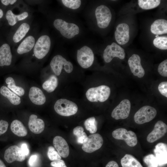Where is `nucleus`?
I'll use <instances>...</instances> for the list:
<instances>
[{"instance_id": "obj_1", "label": "nucleus", "mask_w": 167, "mask_h": 167, "mask_svg": "<svg viewBox=\"0 0 167 167\" xmlns=\"http://www.w3.org/2000/svg\"><path fill=\"white\" fill-rule=\"evenodd\" d=\"M51 16L53 27L66 42L76 43L85 38V29L76 14L62 10Z\"/></svg>"}, {"instance_id": "obj_2", "label": "nucleus", "mask_w": 167, "mask_h": 167, "mask_svg": "<svg viewBox=\"0 0 167 167\" xmlns=\"http://www.w3.org/2000/svg\"><path fill=\"white\" fill-rule=\"evenodd\" d=\"M84 16L87 24L91 30L107 28L111 22L112 15L109 8L106 5H96L90 1L84 8Z\"/></svg>"}, {"instance_id": "obj_3", "label": "nucleus", "mask_w": 167, "mask_h": 167, "mask_svg": "<svg viewBox=\"0 0 167 167\" xmlns=\"http://www.w3.org/2000/svg\"><path fill=\"white\" fill-rule=\"evenodd\" d=\"M74 49L76 61L82 68H90L95 61L94 47L91 41L84 38L76 43Z\"/></svg>"}, {"instance_id": "obj_4", "label": "nucleus", "mask_w": 167, "mask_h": 167, "mask_svg": "<svg viewBox=\"0 0 167 167\" xmlns=\"http://www.w3.org/2000/svg\"><path fill=\"white\" fill-rule=\"evenodd\" d=\"M50 66L56 76L60 75L62 71L70 74L75 70L73 63L61 54H57L53 57L50 61Z\"/></svg>"}, {"instance_id": "obj_5", "label": "nucleus", "mask_w": 167, "mask_h": 167, "mask_svg": "<svg viewBox=\"0 0 167 167\" xmlns=\"http://www.w3.org/2000/svg\"><path fill=\"white\" fill-rule=\"evenodd\" d=\"M111 93L110 88L105 85H101L88 89L85 93L88 100L91 102H104L109 98Z\"/></svg>"}, {"instance_id": "obj_6", "label": "nucleus", "mask_w": 167, "mask_h": 167, "mask_svg": "<svg viewBox=\"0 0 167 167\" xmlns=\"http://www.w3.org/2000/svg\"><path fill=\"white\" fill-rule=\"evenodd\" d=\"M55 111L59 115L68 117L75 114L78 110V106L74 102L65 98L56 101L54 105Z\"/></svg>"}, {"instance_id": "obj_7", "label": "nucleus", "mask_w": 167, "mask_h": 167, "mask_svg": "<svg viewBox=\"0 0 167 167\" xmlns=\"http://www.w3.org/2000/svg\"><path fill=\"white\" fill-rule=\"evenodd\" d=\"M52 41L49 36L44 34L41 36L35 43L33 48L35 56L41 59L45 57L51 48Z\"/></svg>"}, {"instance_id": "obj_8", "label": "nucleus", "mask_w": 167, "mask_h": 167, "mask_svg": "<svg viewBox=\"0 0 167 167\" xmlns=\"http://www.w3.org/2000/svg\"><path fill=\"white\" fill-rule=\"evenodd\" d=\"M103 56L105 62L106 63H109L114 57L124 59L125 53L123 48L113 42L106 46L103 50Z\"/></svg>"}, {"instance_id": "obj_9", "label": "nucleus", "mask_w": 167, "mask_h": 167, "mask_svg": "<svg viewBox=\"0 0 167 167\" xmlns=\"http://www.w3.org/2000/svg\"><path fill=\"white\" fill-rule=\"evenodd\" d=\"M157 111L154 108L145 105L140 108L135 113L134 120L136 123L142 124L152 120L156 116Z\"/></svg>"}, {"instance_id": "obj_10", "label": "nucleus", "mask_w": 167, "mask_h": 167, "mask_svg": "<svg viewBox=\"0 0 167 167\" xmlns=\"http://www.w3.org/2000/svg\"><path fill=\"white\" fill-rule=\"evenodd\" d=\"M103 143L102 136L98 133L90 135L84 140L82 146L85 152L91 153L99 149Z\"/></svg>"}, {"instance_id": "obj_11", "label": "nucleus", "mask_w": 167, "mask_h": 167, "mask_svg": "<svg viewBox=\"0 0 167 167\" xmlns=\"http://www.w3.org/2000/svg\"><path fill=\"white\" fill-rule=\"evenodd\" d=\"M112 135L116 139L124 140L130 147H134L137 143L135 134L131 131H127L124 128H119L113 131Z\"/></svg>"}, {"instance_id": "obj_12", "label": "nucleus", "mask_w": 167, "mask_h": 167, "mask_svg": "<svg viewBox=\"0 0 167 167\" xmlns=\"http://www.w3.org/2000/svg\"><path fill=\"white\" fill-rule=\"evenodd\" d=\"M131 108L130 101L128 99H124L113 109L111 116L116 120L125 119L129 116Z\"/></svg>"}, {"instance_id": "obj_13", "label": "nucleus", "mask_w": 167, "mask_h": 167, "mask_svg": "<svg viewBox=\"0 0 167 167\" xmlns=\"http://www.w3.org/2000/svg\"><path fill=\"white\" fill-rule=\"evenodd\" d=\"M63 10L76 14L84 8L87 1L81 0H61L59 1Z\"/></svg>"}, {"instance_id": "obj_14", "label": "nucleus", "mask_w": 167, "mask_h": 167, "mask_svg": "<svg viewBox=\"0 0 167 167\" xmlns=\"http://www.w3.org/2000/svg\"><path fill=\"white\" fill-rule=\"evenodd\" d=\"M25 157L21 148L17 145L10 147L6 150L4 155L5 160L9 163L15 161H23L25 160Z\"/></svg>"}, {"instance_id": "obj_15", "label": "nucleus", "mask_w": 167, "mask_h": 167, "mask_svg": "<svg viewBox=\"0 0 167 167\" xmlns=\"http://www.w3.org/2000/svg\"><path fill=\"white\" fill-rule=\"evenodd\" d=\"M167 131L166 124L162 121H158L155 124L153 130L148 135L147 140L153 143L164 136Z\"/></svg>"}, {"instance_id": "obj_16", "label": "nucleus", "mask_w": 167, "mask_h": 167, "mask_svg": "<svg viewBox=\"0 0 167 167\" xmlns=\"http://www.w3.org/2000/svg\"><path fill=\"white\" fill-rule=\"evenodd\" d=\"M130 28L129 25L126 23L119 24L116 27L114 32L115 39L120 45L127 43L130 39Z\"/></svg>"}, {"instance_id": "obj_17", "label": "nucleus", "mask_w": 167, "mask_h": 167, "mask_svg": "<svg viewBox=\"0 0 167 167\" xmlns=\"http://www.w3.org/2000/svg\"><path fill=\"white\" fill-rule=\"evenodd\" d=\"M128 64L134 75L139 78H141L144 76L145 71L141 65V59L139 55L133 54L129 58Z\"/></svg>"}, {"instance_id": "obj_18", "label": "nucleus", "mask_w": 167, "mask_h": 167, "mask_svg": "<svg viewBox=\"0 0 167 167\" xmlns=\"http://www.w3.org/2000/svg\"><path fill=\"white\" fill-rule=\"evenodd\" d=\"M54 148L59 155L63 158H66L69 154V148L66 141L62 137L57 136L53 140Z\"/></svg>"}, {"instance_id": "obj_19", "label": "nucleus", "mask_w": 167, "mask_h": 167, "mask_svg": "<svg viewBox=\"0 0 167 167\" xmlns=\"http://www.w3.org/2000/svg\"><path fill=\"white\" fill-rule=\"evenodd\" d=\"M28 96L33 104L41 105L46 102V98L42 91L39 88L33 86L30 89Z\"/></svg>"}, {"instance_id": "obj_20", "label": "nucleus", "mask_w": 167, "mask_h": 167, "mask_svg": "<svg viewBox=\"0 0 167 167\" xmlns=\"http://www.w3.org/2000/svg\"><path fill=\"white\" fill-rule=\"evenodd\" d=\"M28 126L30 130L32 133L39 134L44 131L45 124L43 120L37 118L36 115L32 114L30 116Z\"/></svg>"}, {"instance_id": "obj_21", "label": "nucleus", "mask_w": 167, "mask_h": 167, "mask_svg": "<svg viewBox=\"0 0 167 167\" xmlns=\"http://www.w3.org/2000/svg\"><path fill=\"white\" fill-rule=\"evenodd\" d=\"M12 55L10 45L5 43L0 47V66H10L11 63Z\"/></svg>"}, {"instance_id": "obj_22", "label": "nucleus", "mask_w": 167, "mask_h": 167, "mask_svg": "<svg viewBox=\"0 0 167 167\" xmlns=\"http://www.w3.org/2000/svg\"><path fill=\"white\" fill-rule=\"evenodd\" d=\"M167 148L166 144L162 143H158L155 146L154 152L159 166L167 164Z\"/></svg>"}, {"instance_id": "obj_23", "label": "nucleus", "mask_w": 167, "mask_h": 167, "mask_svg": "<svg viewBox=\"0 0 167 167\" xmlns=\"http://www.w3.org/2000/svg\"><path fill=\"white\" fill-rule=\"evenodd\" d=\"M35 44L34 37L31 35L26 37L20 43L17 50L18 54H22L30 51L34 47Z\"/></svg>"}, {"instance_id": "obj_24", "label": "nucleus", "mask_w": 167, "mask_h": 167, "mask_svg": "<svg viewBox=\"0 0 167 167\" xmlns=\"http://www.w3.org/2000/svg\"><path fill=\"white\" fill-rule=\"evenodd\" d=\"M151 32L154 34L161 35L167 33V21L163 19L155 20L151 24Z\"/></svg>"}, {"instance_id": "obj_25", "label": "nucleus", "mask_w": 167, "mask_h": 167, "mask_svg": "<svg viewBox=\"0 0 167 167\" xmlns=\"http://www.w3.org/2000/svg\"><path fill=\"white\" fill-rule=\"evenodd\" d=\"M0 93L3 96L7 98L13 105H19L21 102L20 97L6 86H3L1 87Z\"/></svg>"}, {"instance_id": "obj_26", "label": "nucleus", "mask_w": 167, "mask_h": 167, "mask_svg": "<svg viewBox=\"0 0 167 167\" xmlns=\"http://www.w3.org/2000/svg\"><path fill=\"white\" fill-rule=\"evenodd\" d=\"M11 129L15 135L19 137L26 136L28 131L23 123L19 120H15L11 125Z\"/></svg>"}, {"instance_id": "obj_27", "label": "nucleus", "mask_w": 167, "mask_h": 167, "mask_svg": "<svg viewBox=\"0 0 167 167\" xmlns=\"http://www.w3.org/2000/svg\"><path fill=\"white\" fill-rule=\"evenodd\" d=\"M30 29V25L27 23H24L21 24L13 36V41L17 43L21 41L26 35Z\"/></svg>"}, {"instance_id": "obj_28", "label": "nucleus", "mask_w": 167, "mask_h": 167, "mask_svg": "<svg viewBox=\"0 0 167 167\" xmlns=\"http://www.w3.org/2000/svg\"><path fill=\"white\" fill-rule=\"evenodd\" d=\"M28 16V13L26 11L18 15H15L11 10L8 11L6 15V17L9 25H14L18 21L23 20Z\"/></svg>"}, {"instance_id": "obj_29", "label": "nucleus", "mask_w": 167, "mask_h": 167, "mask_svg": "<svg viewBox=\"0 0 167 167\" xmlns=\"http://www.w3.org/2000/svg\"><path fill=\"white\" fill-rule=\"evenodd\" d=\"M58 83V78L55 75H52L42 85L43 88L46 92L51 93L54 91Z\"/></svg>"}, {"instance_id": "obj_30", "label": "nucleus", "mask_w": 167, "mask_h": 167, "mask_svg": "<svg viewBox=\"0 0 167 167\" xmlns=\"http://www.w3.org/2000/svg\"><path fill=\"white\" fill-rule=\"evenodd\" d=\"M122 167H143L140 163L133 156L126 154L121 161Z\"/></svg>"}, {"instance_id": "obj_31", "label": "nucleus", "mask_w": 167, "mask_h": 167, "mask_svg": "<svg viewBox=\"0 0 167 167\" xmlns=\"http://www.w3.org/2000/svg\"><path fill=\"white\" fill-rule=\"evenodd\" d=\"M6 83L7 85V88L17 95L22 96L24 95L25 91L24 89L21 87L16 86L15 81L12 77H7L6 79Z\"/></svg>"}, {"instance_id": "obj_32", "label": "nucleus", "mask_w": 167, "mask_h": 167, "mask_svg": "<svg viewBox=\"0 0 167 167\" xmlns=\"http://www.w3.org/2000/svg\"><path fill=\"white\" fill-rule=\"evenodd\" d=\"M160 0H139L138 1L139 6L144 10H149L158 6L161 3Z\"/></svg>"}, {"instance_id": "obj_33", "label": "nucleus", "mask_w": 167, "mask_h": 167, "mask_svg": "<svg viewBox=\"0 0 167 167\" xmlns=\"http://www.w3.org/2000/svg\"><path fill=\"white\" fill-rule=\"evenodd\" d=\"M84 124L86 129L89 131L90 133L94 134L96 132L97 122L94 117H91L86 119Z\"/></svg>"}, {"instance_id": "obj_34", "label": "nucleus", "mask_w": 167, "mask_h": 167, "mask_svg": "<svg viewBox=\"0 0 167 167\" xmlns=\"http://www.w3.org/2000/svg\"><path fill=\"white\" fill-rule=\"evenodd\" d=\"M73 134L77 137V142L79 143L83 144L88 137L85 132H84L83 128L80 126H77L73 129Z\"/></svg>"}, {"instance_id": "obj_35", "label": "nucleus", "mask_w": 167, "mask_h": 167, "mask_svg": "<svg viewBox=\"0 0 167 167\" xmlns=\"http://www.w3.org/2000/svg\"><path fill=\"white\" fill-rule=\"evenodd\" d=\"M153 44L157 48L162 50L167 49V37L166 36H158L153 41Z\"/></svg>"}, {"instance_id": "obj_36", "label": "nucleus", "mask_w": 167, "mask_h": 167, "mask_svg": "<svg viewBox=\"0 0 167 167\" xmlns=\"http://www.w3.org/2000/svg\"><path fill=\"white\" fill-rule=\"evenodd\" d=\"M143 161L147 167H158L159 165L155 155L150 154L144 157Z\"/></svg>"}, {"instance_id": "obj_37", "label": "nucleus", "mask_w": 167, "mask_h": 167, "mask_svg": "<svg viewBox=\"0 0 167 167\" xmlns=\"http://www.w3.org/2000/svg\"><path fill=\"white\" fill-rule=\"evenodd\" d=\"M47 154L49 159L51 161H57L61 159V156L52 146L48 147Z\"/></svg>"}, {"instance_id": "obj_38", "label": "nucleus", "mask_w": 167, "mask_h": 167, "mask_svg": "<svg viewBox=\"0 0 167 167\" xmlns=\"http://www.w3.org/2000/svg\"><path fill=\"white\" fill-rule=\"evenodd\" d=\"M158 71L162 76H167V60L166 59L161 62L159 65Z\"/></svg>"}, {"instance_id": "obj_39", "label": "nucleus", "mask_w": 167, "mask_h": 167, "mask_svg": "<svg viewBox=\"0 0 167 167\" xmlns=\"http://www.w3.org/2000/svg\"><path fill=\"white\" fill-rule=\"evenodd\" d=\"M40 158L37 154L32 155L28 160V164L29 167H38L39 165Z\"/></svg>"}, {"instance_id": "obj_40", "label": "nucleus", "mask_w": 167, "mask_h": 167, "mask_svg": "<svg viewBox=\"0 0 167 167\" xmlns=\"http://www.w3.org/2000/svg\"><path fill=\"white\" fill-rule=\"evenodd\" d=\"M158 89L163 96L167 97V82L164 81L161 83L158 86Z\"/></svg>"}, {"instance_id": "obj_41", "label": "nucleus", "mask_w": 167, "mask_h": 167, "mask_svg": "<svg viewBox=\"0 0 167 167\" xmlns=\"http://www.w3.org/2000/svg\"><path fill=\"white\" fill-rule=\"evenodd\" d=\"M8 123L6 121L0 120V135L6 132L8 129Z\"/></svg>"}, {"instance_id": "obj_42", "label": "nucleus", "mask_w": 167, "mask_h": 167, "mask_svg": "<svg viewBox=\"0 0 167 167\" xmlns=\"http://www.w3.org/2000/svg\"><path fill=\"white\" fill-rule=\"evenodd\" d=\"M50 165L54 167H67L64 161L61 159L57 161H53L51 162Z\"/></svg>"}, {"instance_id": "obj_43", "label": "nucleus", "mask_w": 167, "mask_h": 167, "mask_svg": "<svg viewBox=\"0 0 167 167\" xmlns=\"http://www.w3.org/2000/svg\"><path fill=\"white\" fill-rule=\"evenodd\" d=\"M21 148L22 152L26 156L29 155V150L26 143H23L21 144Z\"/></svg>"}, {"instance_id": "obj_44", "label": "nucleus", "mask_w": 167, "mask_h": 167, "mask_svg": "<svg viewBox=\"0 0 167 167\" xmlns=\"http://www.w3.org/2000/svg\"><path fill=\"white\" fill-rule=\"evenodd\" d=\"M1 2L4 5L7 6L9 4L12 5L15 3L16 1V0H1Z\"/></svg>"}, {"instance_id": "obj_45", "label": "nucleus", "mask_w": 167, "mask_h": 167, "mask_svg": "<svg viewBox=\"0 0 167 167\" xmlns=\"http://www.w3.org/2000/svg\"><path fill=\"white\" fill-rule=\"evenodd\" d=\"M105 167H119L118 163L113 161H110L106 165Z\"/></svg>"}, {"instance_id": "obj_46", "label": "nucleus", "mask_w": 167, "mask_h": 167, "mask_svg": "<svg viewBox=\"0 0 167 167\" xmlns=\"http://www.w3.org/2000/svg\"><path fill=\"white\" fill-rule=\"evenodd\" d=\"M0 167H6L3 161L0 159Z\"/></svg>"}, {"instance_id": "obj_47", "label": "nucleus", "mask_w": 167, "mask_h": 167, "mask_svg": "<svg viewBox=\"0 0 167 167\" xmlns=\"http://www.w3.org/2000/svg\"><path fill=\"white\" fill-rule=\"evenodd\" d=\"M3 15V13L2 10L0 9V19L2 18Z\"/></svg>"}]
</instances>
